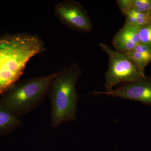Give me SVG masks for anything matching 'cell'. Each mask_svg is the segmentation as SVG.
<instances>
[{"instance_id": "obj_1", "label": "cell", "mask_w": 151, "mask_h": 151, "mask_svg": "<svg viewBox=\"0 0 151 151\" xmlns=\"http://www.w3.org/2000/svg\"><path fill=\"white\" fill-rule=\"evenodd\" d=\"M82 73V70L76 63H72L55 73L48 92L52 128L77 119L78 96L76 85Z\"/></svg>"}, {"instance_id": "obj_2", "label": "cell", "mask_w": 151, "mask_h": 151, "mask_svg": "<svg viewBox=\"0 0 151 151\" xmlns=\"http://www.w3.org/2000/svg\"><path fill=\"white\" fill-rule=\"evenodd\" d=\"M35 55L34 47L24 35L0 36V97L19 80L27 64Z\"/></svg>"}, {"instance_id": "obj_3", "label": "cell", "mask_w": 151, "mask_h": 151, "mask_svg": "<svg viewBox=\"0 0 151 151\" xmlns=\"http://www.w3.org/2000/svg\"><path fill=\"white\" fill-rule=\"evenodd\" d=\"M55 73L19 80L1 96L0 101L19 118L42 102Z\"/></svg>"}, {"instance_id": "obj_4", "label": "cell", "mask_w": 151, "mask_h": 151, "mask_svg": "<svg viewBox=\"0 0 151 151\" xmlns=\"http://www.w3.org/2000/svg\"><path fill=\"white\" fill-rule=\"evenodd\" d=\"M100 46L109 58V67L105 75V91H111L119 84L133 82L145 76V72L125 53L113 50L105 44L100 43Z\"/></svg>"}, {"instance_id": "obj_5", "label": "cell", "mask_w": 151, "mask_h": 151, "mask_svg": "<svg viewBox=\"0 0 151 151\" xmlns=\"http://www.w3.org/2000/svg\"><path fill=\"white\" fill-rule=\"evenodd\" d=\"M54 12L60 21L68 27L83 32H88L92 24L87 11L79 3L65 0L57 3Z\"/></svg>"}, {"instance_id": "obj_6", "label": "cell", "mask_w": 151, "mask_h": 151, "mask_svg": "<svg viewBox=\"0 0 151 151\" xmlns=\"http://www.w3.org/2000/svg\"><path fill=\"white\" fill-rule=\"evenodd\" d=\"M89 94H105L138 101L151 106V78L145 76L137 81L122 84L110 91H94Z\"/></svg>"}, {"instance_id": "obj_7", "label": "cell", "mask_w": 151, "mask_h": 151, "mask_svg": "<svg viewBox=\"0 0 151 151\" xmlns=\"http://www.w3.org/2000/svg\"><path fill=\"white\" fill-rule=\"evenodd\" d=\"M140 27L125 24L112 40L113 46L116 51L121 52L131 51L140 43L139 35Z\"/></svg>"}, {"instance_id": "obj_8", "label": "cell", "mask_w": 151, "mask_h": 151, "mask_svg": "<svg viewBox=\"0 0 151 151\" xmlns=\"http://www.w3.org/2000/svg\"><path fill=\"white\" fill-rule=\"evenodd\" d=\"M22 125L19 118L0 101V136L12 132Z\"/></svg>"}, {"instance_id": "obj_9", "label": "cell", "mask_w": 151, "mask_h": 151, "mask_svg": "<svg viewBox=\"0 0 151 151\" xmlns=\"http://www.w3.org/2000/svg\"><path fill=\"white\" fill-rule=\"evenodd\" d=\"M117 3L122 13L129 10L149 13L151 11V0H118Z\"/></svg>"}, {"instance_id": "obj_10", "label": "cell", "mask_w": 151, "mask_h": 151, "mask_svg": "<svg viewBox=\"0 0 151 151\" xmlns=\"http://www.w3.org/2000/svg\"><path fill=\"white\" fill-rule=\"evenodd\" d=\"M123 53L134 63L142 71L145 72V68L149 63L140 53L133 50Z\"/></svg>"}, {"instance_id": "obj_11", "label": "cell", "mask_w": 151, "mask_h": 151, "mask_svg": "<svg viewBox=\"0 0 151 151\" xmlns=\"http://www.w3.org/2000/svg\"><path fill=\"white\" fill-rule=\"evenodd\" d=\"M139 35L140 43L151 48V22L140 27Z\"/></svg>"}, {"instance_id": "obj_12", "label": "cell", "mask_w": 151, "mask_h": 151, "mask_svg": "<svg viewBox=\"0 0 151 151\" xmlns=\"http://www.w3.org/2000/svg\"><path fill=\"white\" fill-rule=\"evenodd\" d=\"M133 50L140 53L149 63L151 62V48L150 47L140 43Z\"/></svg>"}, {"instance_id": "obj_13", "label": "cell", "mask_w": 151, "mask_h": 151, "mask_svg": "<svg viewBox=\"0 0 151 151\" xmlns=\"http://www.w3.org/2000/svg\"><path fill=\"white\" fill-rule=\"evenodd\" d=\"M150 15L151 16V12H150Z\"/></svg>"}]
</instances>
